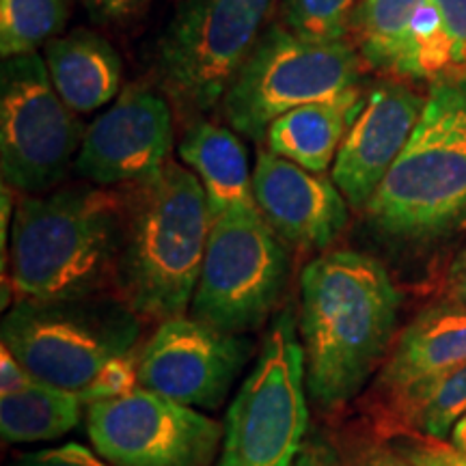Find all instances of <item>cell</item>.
Wrapping results in <instances>:
<instances>
[{
    "mask_svg": "<svg viewBox=\"0 0 466 466\" xmlns=\"http://www.w3.org/2000/svg\"><path fill=\"white\" fill-rule=\"evenodd\" d=\"M400 291L387 268L352 248L309 261L300 277V343L309 398L339 408L387 357Z\"/></svg>",
    "mask_w": 466,
    "mask_h": 466,
    "instance_id": "1",
    "label": "cell"
},
{
    "mask_svg": "<svg viewBox=\"0 0 466 466\" xmlns=\"http://www.w3.org/2000/svg\"><path fill=\"white\" fill-rule=\"evenodd\" d=\"M116 285L137 316L165 322L184 316L199 283L212 214L195 173L168 160L127 184Z\"/></svg>",
    "mask_w": 466,
    "mask_h": 466,
    "instance_id": "2",
    "label": "cell"
},
{
    "mask_svg": "<svg viewBox=\"0 0 466 466\" xmlns=\"http://www.w3.org/2000/svg\"><path fill=\"white\" fill-rule=\"evenodd\" d=\"M124 199L97 188L25 195L11 225V285L20 300H85L115 277Z\"/></svg>",
    "mask_w": 466,
    "mask_h": 466,
    "instance_id": "3",
    "label": "cell"
},
{
    "mask_svg": "<svg viewBox=\"0 0 466 466\" xmlns=\"http://www.w3.org/2000/svg\"><path fill=\"white\" fill-rule=\"evenodd\" d=\"M398 240H430L466 214V69L432 80L404 151L363 209Z\"/></svg>",
    "mask_w": 466,
    "mask_h": 466,
    "instance_id": "4",
    "label": "cell"
},
{
    "mask_svg": "<svg viewBox=\"0 0 466 466\" xmlns=\"http://www.w3.org/2000/svg\"><path fill=\"white\" fill-rule=\"evenodd\" d=\"M360 58L350 39L322 42L268 26L220 104L225 121L250 141H264L279 116L360 85Z\"/></svg>",
    "mask_w": 466,
    "mask_h": 466,
    "instance_id": "5",
    "label": "cell"
},
{
    "mask_svg": "<svg viewBox=\"0 0 466 466\" xmlns=\"http://www.w3.org/2000/svg\"><path fill=\"white\" fill-rule=\"evenodd\" d=\"M277 0H182L156 50L158 86L190 119L212 113L266 31Z\"/></svg>",
    "mask_w": 466,
    "mask_h": 466,
    "instance_id": "6",
    "label": "cell"
},
{
    "mask_svg": "<svg viewBox=\"0 0 466 466\" xmlns=\"http://www.w3.org/2000/svg\"><path fill=\"white\" fill-rule=\"evenodd\" d=\"M307 393L296 319L283 311L227 410L217 466H296L307 442Z\"/></svg>",
    "mask_w": 466,
    "mask_h": 466,
    "instance_id": "7",
    "label": "cell"
},
{
    "mask_svg": "<svg viewBox=\"0 0 466 466\" xmlns=\"http://www.w3.org/2000/svg\"><path fill=\"white\" fill-rule=\"evenodd\" d=\"M3 346L37 380L80 393L113 360L137 352L132 309L85 300H20L3 319Z\"/></svg>",
    "mask_w": 466,
    "mask_h": 466,
    "instance_id": "8",
    "label": "cell"
},
{
    "mask_svg": "<svg viewBox=\"0 0 466 466\" xmlns=\"http://www.w3.org/2000/svg\"><path fill=\"white\" fill-rule=\"evenodd\" d=\"M289 258L259 208L212 218L192 318L212 329L242 335L266 322L288 281Z\"/></svg>",
    "mask_w": 466,
    "mask_h": 466,
    "instance_id": "9",
    "label": "cell"
},
{
    "mask_svg": "<svg viewBox=\"0 0 466 466\" xmlns=\"http://www.w3.org/2000/svg\"><path fill=\"white\" fill-rule=\"evenodd\" d=\"M86 127L52 85L37 52L5 58L0 72V168L9 188L42 195L76 162Z\"/></svg>",
    "mask_w": 466,
    "mask_h": 466,
    "instance_id": "10",
    "label": "cell"
},
{
    "mask_svg": "<svg viewBox=\"0 0 466 466\" xmlns=\"http://www.w3.org/2000/svg\"><path fill=\"white\" fill-rule=\"evenodd\" d=\"M86 430L96 451L115 466H209L225 425L137 387L89 404Z\"/></svg>",
    "mask_w": 466,
    "mask_h": 466,
    "instance_id": "11",
    "label": "cell"
},
{
    "mask_svg": "<svg viewBox=\"0 0 466 466\" xmlns=\"http://www.w3.org/2000/svg\"><path fill=\"white\" fill-rule=\"evenodd\" d=\"M248 359V341L197 318H168L138 357V387L190 408H218Z\"/></svg>",
    "mask_w": 466,
    "mask_h": 466,
    "instance_id": "12",
    "label": "cell"
},
{
    "mask_svg": "<svg viewBox=\"0 0 466 466\" xmlns=\"http://www.w3.org/2000/svg\"><path fill=\"white\" fill-rule=\"evenodd\" d=\"M171 149V102L165 93L130 85L86 127L74 168L96 186H127L158 173Z\"/></svg>",
    "mask_w": 466,
    "mask_h": 466,
    "instance_id": "13",
    "label": "cell"
},
{
    "mask_svg": "<svg viewBox=\"0 0 466 466\" xmlns=\"http://www.w3.org/2000/svg\"><path fill=\"white\" fill-rule=\"evenodd\" d=\"M423 106L425 97L398 80L378 83L367 91L363 110L333 162V182L348 206L367 208L404 151Z\"/></svg>",
    "mask_w": 466,
    "mask_h": 466,
    "instance_id": "14",
    "label": "cell"
},
{
    "mask_svg": "<svg viewBox=\"0 0 466 466\" xmlns=\"http://www.w3.org/2000/svg\"><path fill=\"white\" fill-rule=\"evenodd\" d=\"M253 197L272 231L296 248H329L348 225V201L333 179L270 149L255 160Z\"/></svg>",
    "mask_w": 466,
    "mask_h": 466,
    "instance_id": "15",
    "label": "cell"
},
{
    "mask_svg": "<svg viewBox=\"0 0 466 466\" xmlns=\"http://www.w3.org/2000/svg\"><path fill=\"white\" fill-rule=\"evenodd\" d=\"M466 363V309L445 300L425 309L395 341L376 387L393 400Z\"/></svg>",
    "mask_w": 466,
    "mask_h": 466,
    "instance_id": "16",
    "label": "cell"
},
{
    "mask_svg": "<svg viewBox=\"0 0 466 466\" xmlns=\"http://www.w3.org/2000/svg\"><path fill=\"white\" fill-rule=\"evenodd\" d=\"M367 91L354 86L326 100L309 102L279 116L268 130V149L309 171L326 173L360 110Z\"/></svg>",
    "mask_w": 466,
    "mask_h": 466,
    "instance_id": "17",
    "label": "cell"
},
{
    "mask_svg": "<svg viewBox=\"0 0 466 466\" xmlns=\"http://www.w3.org/2000/svg\"><path fill=\"white\" fill-rule=\"evenodd\" d=\"M44 61L61 100L76 115L106 106L119 93V52L108 39L91 31H74L44 46Z\"/></svg>",
    "mask_w": 466,
    "mask_h": 466,
    "instance_id": "18",
    "label": "cell"
},
{
    "mask_svg": "<svg viewBox=\"0 0 466 466\" xmlns=\"http://www.w3.org/2000/svg\"><path fill=\"white\" fill-rule=\"evenodd\" d=\"M177 154L199 177L212 218L258 206L247 149L236 130L206 119L192 121L177 145Z\"/></svg>",
    "mask_w": 466,
    "mask_h": 466,
    "instance_id": "19",
    "label": "cell"
},
{
    "mask_svg": "<svg viewBox=\"0 0 466 466\" xmlns=\"http://www.w3.org/2000/svg\"><path fill=\"white\" fill-rule=\"evenodd\" d=\"M78 393L35 380L25 391L0 395V434L5 442H39L66 436L78 425Z\"/></svg>",
    "mask_w": 466,
    "mask_h": 466,
    "instance_id": "20",
    "label": "cell"
},
{
    "mask_svg": "<svg viewBox=\"0 0 466 466\" xmlns=\"http://www.w3.org/2000/svg\"><path fill=\"white\" fill-rule=\"evenodd\" d=\"M430 0H360L350 22L359 55L370 67L400 78L417 15Z\"/></svg>",
    "mask_w": 466,
    "mask_h": 466,
    "instance_id": "21",
    "label": "cell"
},
{
    "mask_svg": "<svg viewBox=\"0 0 466 466\" xmlns=\"http://www.w3.org/2000/svg\"><path fill=\"white\" fill-rule=\"evenodd\" d=\"M464 412L466 363L389 400V415L384 417L393 432H417L445 439Z\"/></svg>",
    "mask_w": 466,
    "mask_h": 466,
    "instance_id": "22",
    "label": "cell"
},
{
    "mask_svg": "<svg viewBox=\"0 0 466 466\" xmlns=\"http://www.w3.org/2000/svg\"><path fill=\"white\" fill-rule=\"evenodd\" d=\"M66 0H0V55L37 52L66 25Z\"/></svg>",
    "mask_w": 466,
    "mask_h": 466,
    "instance_id": "23",
    "label": "cell"
},
{
    "mask_svg": "<svg viewBox=\"0 0 466 466\" xmlns=\"http://www.w3.org/2000/svg\"><path fill=\"white\" fill-rule=\"evenodd\" d=\"M360 0H283L281 25L322 42L348 39L350 22Z\"/></svg>",
    "mask_w": 466,
    "mask_h": 466,
    "instance_id": "24",
    "label": "cell"
},
{
    "mask_svg": "<svg viewBox=\"0 0 466 466\" xmlns=\"http://www.w3.org/2000/svg\"><path fill=\"white\" fill-rule=\"evenodd\" d=\"M391 447L415 466H466V451L445 439L408 432L393 439Z\"/></svg>",
    "mask_w": 466,
    "mask_h": 466,
    "instance_id": "25",
    "label": "cell"
},
{
    "mask_svg": "<svg viewBox=\"0 0 466 466\" xmlns=\"http://www.w3.org/2000/svg\"><path fill=\"white\" fill-rule=\"evenodd\" d=\"M138 357H141V352L126 354V357L116 359L104 367L100 376L85 391L78 393L83 404L121 398V395L134 391L138 387Z\"/></svg>",
    "mask_w": 466,
    "mask_h": 466,
    "instance_id": "26",
    "label": "cell"
},
{
    "mask_svg": "<svg viewBox=\"0 0 466 466\" xmlns=\"http://www.w3.org/2000/svg\"><path fill=\"white\" fill-rule=\"evenodd\" d=\"M7 466H115L102 458L97 451L86 450L78 442H66L61 447H52V450H42L25 453V456L15 458Z\"/></svg>",
    "mask_w": 466,
    "mask_h": 466,
    "instance_id": "27",
    "label": "cell"
},
{
    "mask_svg": "<svg viewBox=\"0 0 466 466\" xmlns=\"http://www.w3.org/2000/svg\"><path fill=\"white\" fill-rule=\"evenodd\" d=\"M451 39L456 69L466 67V0H434Z\"/></svg>",
    "mask_w": 466,
    "mask_h": 466,
    "instance_id": "28",
    "label": "cell"
},
{
    "mask_svg": "<svg viewBox=\"0 0 466 466\" xmlns=\"http://www.w3.org/2000/svg\"><path fill=\"white\" fill-rule=\"evenodd\" d=\"M83 5L100 25H126L141 14L147 0H83Z\"/></svg>",
    "mask_w": 466,
    "mask_h": 466,
    "instance_id": "29",
    "label": "cell"
},
{
    "mask_svg": "<svg viewBox=\"0 0 466 466\" xmlns=\"http://www.w3.org/2000/svg\"><path fill=\"white\" fill-rule=\"evenodd\" d=\"M37 380L25 365L17 360L7 346H0V395L25 391Z\"/></svg>",
    "mask_w": 466,
    "mask_h": 466,
    "instance_id": "30",
    "label": "cell"
},
{
    "mask_svg": "<svg viewBox=\"0 0 466 466\" xmlns=\"http://www.w3.org/2000/svg\"><path fill=\"white\" fill-rule=\"evenodd\" d=\"M296 466H343V462L333 447V442H329L324 436L316 434L311 439H307Z\"/></svg>",
    "mask_w": 466,
    "mask_h": 466,
    "instance_id": "31",
    "label": "cell"
},
{
    "mask_svg": "<svg viewBox=\"0 0 466 466\" xmlns=\"http://www.w3.org/2000/svg\"><path fill=\"white\" fill-rule=\"evenodd\" d=\"M447 300L466 309V264H462V261H456V266L451 268Z\"/></svg>",
    "mask_w": 466,
    "mask_h": 466,
    "instance_id": "32",
    "label": "cell"
},
{
    "mask_svg": "<svg viewBox=\"0 0 466 466\" xmlns=\"http://www.w3.org/2000/svg\"><path fill=\"white\" fill-rule=\"evenodd\" d=\"M360 466H415V464L408 462L404 456H400V453L389 445V447H380V450L371 451Z\"/></svg>",
    "mask_w": 466,
    "mask_h": 466,
    "instance_id": "33",
    "label": "cell"
},
{
    "mask_svg": "<svg viewBox=\"0 0 466 466\" xmlns=\"http://www.w3.org/2000/svg\"><path fill=\"white\" fill-rule=\"evenodd\" d=\"M450 442L451 445H456L458 450L466 451V412L458 419V423L453 425V430L450 434Z\"/></svg>",
    "mask_w": 466,
    "mask_h": 466,
    "instance_id": "34",
    "label": "cell"
},
{
    "mask_svg": "<svg viewBox=\"0 0 466 466\" xmlns=\"http://www.w3.org/2000/svg\"><path fill=\"white\" fill-rule=\"evenodd\" d=\"M458 261H462V264H466V248L462 250V255H460V258H458Z\"/></svg>",
    "mask_w": 466,
    "mask_h": 466,
    "instance_id": "35",
    "label": "cell"
}]
</instances>
